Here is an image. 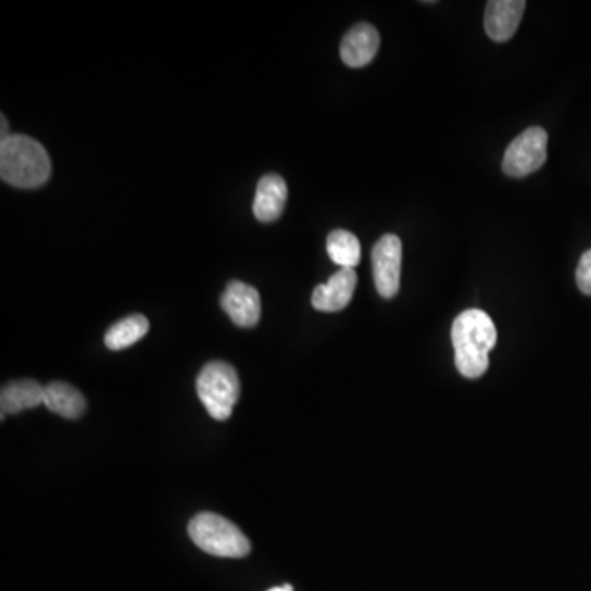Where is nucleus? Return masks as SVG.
I'll return each instance as SVG.
<instances>
[{
	"label": "nucleus",
	"instance_id": "f257e3e1",
	"mask_svg": "<svg viewBox=\"0 0 591 591\" xmlns=\"http://www.w3.org/2000/svg\"><path fill=\"white\" fill-rule=\"evenodd\" d=\"M493 319L481 310L464 311L452 326L455 365L465 378H480L490 366V352L496 345Z\"/></svg>",
	"mask_w": 591,
	"mask_h": 591
},
{
	"label": "nucleus",
	"instance_id": "f03ea898",
	"mask_svg": "<svg viewBox=\"0 0 591 591\" xmlns=\"http://www.w3.org/2000/svg\"><path fill=\"white\" fill-rule=\"evenodd\" d=\"M51 160L43 144L27 135L0 140V176L8 185L35 189L50 179Z\"/></svg>",
	"mask_w": 591,
	"mask_h": 591
},
{
	"label": "nucleus",
	"instance_id": "7ed1b4c3",
	"mask_svg": "<svg viewBox=\"0 0 591 591\" xmlns=\"http://www.w3.org/2000/svg\"><path fill=\"white\" fill-rule=\"evenodd\" d=\"M189 538L201 551L215 557L243 558L250 554V541L234 523L214 513L192 517Z\"/></svg>",
	"mask_w": 591,
	"mask_h": 591
},
{
	"label": "nucleus",
	"instance_id": "20e7f679",
	"mask_svg": "<svg viewBox=\"0 0 591 591\" xmlns=\"http://www.w3.org/2000/svg\"><path fill=\"white\" fill-rule=\"evenodd\" d=\"M196 391L214 419H229L240 397L239 375L230 363L209 362L196 380Z\"/></svg>",
	"mask_w": 591,
	"mask_h": 591
},
{
	"label": "nucleus",
	"instance_id": "39448f33",
	"mask_svg": "<svg viewBox=\"0 0 591 591\" xmlns=\"http://www.w3.org/2000/svg\"><path fill=\"white\" fill-rule=\"evenodd\" d=\"M548 131L531 127L511 141L503 159V172L513 178H525L542 168L548 160Z\"/></svg>",
	"mask_w": 591,
	"mask_h": 591
},
{
	"label": "nucleus",
	"instance_id": "423d86ee",
	"mask_svg": "<svg viewBox=\"0 0 591 591\" xmlns=\"http://www.w3.org/2000/svg\"><path fill=\"white\" fill-rule=\"evenodd\" d=\"M403 243L394 234L381 237L372 250L375 286L385 300H391L400 291Z\"/></svg>",
	"mask_w": 591,
	"mask_h": 591
},
{
	"label": "nucleus",
	"instance_id": "0eeeda50",
	"mask_svg": "<svg viewBox=\"0 0 591 591\" xmlns=\"http://www.w3.org/2000/svg\"><path fill=\"white\" fill-rule=\"evenodd\" d=\"M222 310L239 327H253L262 314L260 294L253 286L242 281H230L221 296Z\"/></svg>",
	"mask_w": 591,
	"mask_h": 591
},
{
	"label": "nucleus",
	"instance_id": "6e6552de",
	"mask_svg": "<svg viewBox=\"0 0 591 591\" xmlns=\"http://www.w3.org/2000/svg\"><path fill=\"white\" fill-rule=\"evenodd\" d=\"M525 0H491L485 12V30L498 43L510 40L521 24Z\"/></svg>",
	"mask_w": 591,
	"mask_h": 591
},
{
	"label": "nucleus",
	"instance_id": "1a4fd4ad",
	"mask_svg": "<svg viewBox=\"0 0 591 591\" xmlns=\"http://www.w3.org/2000/svg\"><path fill=\"white\" fill-rule=\"evenodd\" d=\"M355 269L342 268L326 282L319 285L313 292L314 310L323 311V313H339L345 310L352 301L353 292L356 288Z\"/></svg>",
	"mask_w": 591,
	"mask_h": 591
},
{
	"label": "nucleus",
	"instance_id": "9d476101",
	"mask_svg": "<svg viewBox=\"0 0 591 591\" xmlns=\"http://www.w3.org/2000/svg\"><path fill=\"white\" fill-rule=\"evenodd\" d=\"M380 50V34L369 24H359L350 28L340 45V56L350 67H363L372 63Z\"/></svg>",
	"mask_w": 591,
	"mask_h": 591
},
{
	"label": "nucleus",
	"instance_id": "9b49d317",
	"mask_svg": "<svg viewBox=\"0 0 591 591\" xmlns=\"http://www.w3.org/2000/svg\"><path fill=\"white\" fill-rule=\"evenodd\" d=\"M288 199V186L278 175H266L256 186L253 214L260 222H275L281 217Z\"/></svg>",
	"mask_w": 591,
	"mask_h": 591
},
{
	"label": "nucleus",
	"instance_id": "f8f14e48",
	"mask_svg": "<svg viewBox=\"0 0 591 591\" xmlns=\"http://www.w3.org/2000/svg\"><path fill=\"white\" fill-rule=\"evenodd\" d=\"M45 403V387L34 380L11 381L2 388L0 393V407L2 419L8 414L22 413L25 410H34Z\"/></svg>",
	"mask_w": 591,
	"mask_h": 591
},
{
	"label": "nucleus",
	"instance_id": "ddd939ff",
	"mask_svg": "<svg viewBox=\"0 0 591 591\" xmlns=\"http://www.w3.org/2000/svg\"><path fill=\"white\" fill-rule=\"evenodd\" d=\"M43 404L51 413L58 414L64 419H78L88 406L78 388L63 383V381H54V383L45 387Z\"/></svg>",
	"mask_w": 591,
	"mask_h": 591
},
{
	"label": "nucleus",
	"instance_id": "4468645a",
	"mask_svg": "<svg viewBox=\"0 0 591 591\" xmlns=\"http://www.w3.org/2000/svg\"><path fill=\"white\" fill-rule=\"evenodd\" d=\"M150 329V323L141 314L125 317L111 327L105 334V345L111 350H124L143 339Z\"/></svg>",
	"mask_w": 591,
	"mask_h": 591
},
{
	"label": "nucleus",
	"instance_id": "2eb2a0df",
	"mask_svg": "<svg viewBox=\"0 0 591 591\" xmlns=\"http://www.w3.org/2000/svg\"><path fill=\"white\" fill-rule=\"evenodd\" d=\"M327 253L340 268H355L362 259L359 239L349 230H334L327 237Z\"/></svg>",
	"mask_w": 591,
	"mask_h": 591
},
{
	"label": "nucleus",
	"instance_id": "dca6fc26",
	"mask_svg": "<svg viewBox=\"0 0 591 591\" xmlns=\"http://www.w3.org/2000/svg\"><path fill=\"white\" fill-rule=\"evenodd\" d=\"M577 285L583 294L591 296V250L584 252L578 263Z\"/></svg>",
	"mask_w": 591,
	"mask_h": 591
},
{
	"label": "nucleus",
	"instance_id": "f3484780",
	"mask_svg": "<svg viewBox=\"0 0 591 591\" xmlns=\"http://www.w3.org/2000/svg\"><path fill=\"white\" fill-rule=\"evenodd\" d=\"M2 135H0V138L4 140V138L9 137V122L8 118H5V115H2Z\"/></svg>",
	"mask_w": 591,
	"mask_h": 591
},
{
	"label": "nucleus",
	"instance_id": "a211bd4d",
	"mask_svg": "<svg viewBox=\"0 0 591 591\" xmlns=\"http://www.w3.org/2000/svg\"><path fill=\"white\" fill-rule=\"evenodd\" d=\"M268 591H292V587L291 584H282V587L272 588V590Z\"/></svg>",
	"mask_w": 591,
	"mask_h": 591
}]
</instances>
